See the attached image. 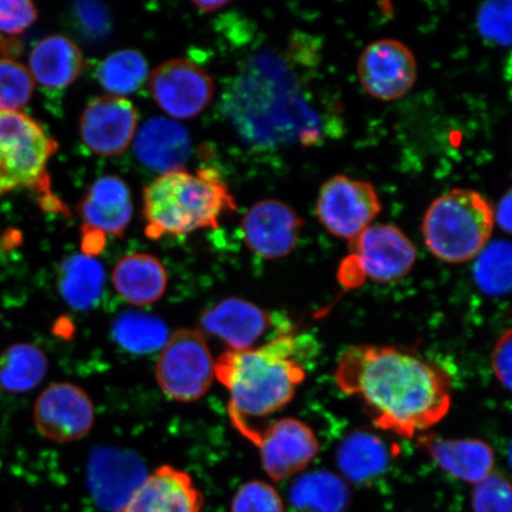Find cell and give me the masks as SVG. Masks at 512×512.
Here are the masks:
<instances>
[{"label":"cell","instance_id":"obj_32","mask_svg":"<svg viewBox=\"0 0 512 512\" xmlns=\"http://www.w3.org/2000/svg\"><path fill=\"white\" fill-rule=\"evenodd\" d=\"M232 512H285L283 499L261 480L243 484L232 502Z\"/></svg>","mask_w":512,"mask_h":512},{"label":"cell","instance_id":"obj_10","mask_svg":"<svg viewBox=\"0 0 512 512\" xmlns=\"http://www.w3.org/2000/svg\"><path fill=\"white\" fill-rule=\"evenodd\" d=\"M150 91L165 113L176 119H190L210 105L215 85L211 76L198 64L187 59H175L153 70Z\"/></svg>","mask_w":512,"mask_h":512},{"label":"cell","instance_id":"obj_34","mask_svg":"<svg viewBox=\"0 0 512 512\" xmlns=\"http://www.w3.org/2000/svg\"><path fill=\"white\" fill-rule=\"evenodd\" d=\"M37 9L27 0H0V36L21 35L36 22Z\"/></svg>","mask_w":512,"mask_h":512},{"label":"cell","instance_id":"obj_20","mask_svg":"<svg viewBox=\"0 0 512 512\" xmlns=\"http://www.w3.org/2000/svg\"><path fill=\"white\" fill-rule=\"evenodd\" d=\"M441 469L463 482L478 484L494 472L495 452L480 439H441L430 435L420 439Z\"/></svg>","mask_w":512,"mask_h":512},{"label":"cell","instance_id":"obj_6","mask_svg":"<svg viewBox=\"0 0 512 512\" xmlns=\"http://www.w3.org/2000/svg\"><path fill=\"white\" fill-rule=\"evenodd\" d=\"M350 254L338 268V280L354 288L370 279L379 284L399 281L412 271L416 249L407 235L393 224L370 226L350 241Z\"/></svg>","mask_w":512,"mask_h":512},{"label":"cell","instance_id":"obj_37","mask_svg":"<svg viewBox=\"0 0 512 512\" xmlns=\"http://www.w3.org/2000/svg\"><path fill=\"white\" fill-rule=\"evenodd\" d=\"M512 198H511V190L507 191L502 197V200L499 201L498 206L494 209V219L495 222L499 224L504 232L510 233L512 227V219H511V209H512Z\"/></svg>","mask_w":512,"mask_h":512},{"label":"cell","instance_id":"obj_27","mask_svg":"<svg viewBox=\"0 0 512 512\" xmlns=\"http://www.w3.org/2000/svg\"><path fill=\"white\" fill-rule=\"evenodd\" d=\"M112 334L121 348L139 355L163 349L170 337L162 319L142 311L121 313L114 320Z\"/></svg>","mask_w":512,"mask_h":512},{"label":"cell","instance_id":"obj_29","mask_svg":"<svg viewBox=\"0 0 512 512\" xmlns=\"http://www.w3.org/2000/svg\"><path fill=\"white\" fill-rule=\"evenodd\" d=\"M149 74V64L143 54L133 49L117 51L102 61L98 69V79L115 96L137 92L144 85Z\"/></svg>","mask_w":512,"mask_h":512},{"label":"cell","instance_id":"obj_5","mask_svg":"<svg viewBox=\"0 0 512 512\" xmlns=\"http://www.w3.org/2000/svg\"><path fill=\"white\" fill-rule=\"evenodd\" d=\"M56 150L37 121L0 111V197L19 189L49 190L47 166Z\"/></svg>","mask_w":512,"mask_h":512},{"label":"cell","instance_id":"obj_2","mask_svg":"<svg viewBox=\"0 0 512 512\" xmlns=\"http://www.w3.org/2000/svg\"><path fill=\"white\" fill-rule=\"evenodd\" d=\"M302 343L290 331L258 348L228 350L215 362V377L229 392L232 425L252 441L258 421L288 405L305 380Z\"/></svg>","mask_w":512,"mask_h":512},{"label":"cell","instance_id":"obj_35","mask_svg":"<svg viewBox=\"0 0 512 512\" xmlns=\"http://www.w3.org/2000/svg\"><path fill=\"white\" fill-rule=\"evenodd\" d=\"M492 369L497 380L508 390L512 380V332L508 329L498 338L492 351Z\"/></svg>","mask_w":512,"mask_h":512},{"label":"cell","instance_id":"obj_8","mask_svg":"<svg viewBox=\"0 0 512 512\" xmlns=\"http://www.w3.org/2000/svg\"><path fill=\"white\" fill-rule=\"evenodd\" d=\"M379 195L373 184L347 176H334L320 188L317 215L332 235L348 240L370 227L381 213Z\"/></svg>","mask_w":512,"mask_h":512},{"label":"cell","instance_id":"obj_16","mask_svg":"<svg viewBox=\"0 0 512 512\" xmlns=\"http://www.w3.org/2000/svg\"><path fill=\"white\" fill-rule=\"evenodd\" d=\"M87 480L95 502L117 512L143 480L145 466L136 454L119 448L99 447L89 459Z\"/></svg>","mask_w":512,"mask_h":512},{"label":"cell","instance_id":"obj_28","mask_svg":"<svg viewBox=\"0 0 512 512\" xmlns=\"http://www.w3.org/2000/svg\"><path fill=\"white\" fill-rule=\"evenodd\" d=\"M473 278L486 296L503 297L511 290L512 248L510 242H489L476 256Z\"/></svg>","mask_w":512,"mask_h":512},{"label":"cell","instance_id":"obj_39","mask_svg":"<svg viewBox=\"0 0 512 512\" xmlns=\"http://www.w3.org/2000/svg\"><path fill=\"white\" fill-rule=\"evenodd\" d=\"M14 44L15 42H12L8 40V38H4L0 36V55H6L11 53L12 50H14ZM4 57V56H0Z\"/></svg>","mask_w":512,"mask_h":512},{"label":"cell","instance_id":"obj_13","mask_svg":"<svg viewBox=\"0 0 512 512\" xmlns=\"http://www.w3.org/2000/svg\"><path fill=\"white\" fill-rule=\"evenodd\" d=\"M251 443L259 448L262 465L274 482L304 471L319 451L316 434L292 418L261 427Z\"/></svg>","mask_w":512,"mask_h":512},{"label":"cell","instance_id":"obj_38","mask_svg":"<svg viewBox=\"0 0 512 512\" xmlns=\"http://www.w3.org/2000/svg\"><path fill=\"white\" fill-rule=\"evenodd\" d=\"M227 4V2H194V5L197 6V9L202 12H213L221 9L222 6Z\"/></svg>","mask_w":512,"mask_h":512},{"label":"cell","instance_id":"obj_11","mask_svg":"<svg viewBox=\"0 0 512 512\" xmlns=\"http://www.w3.org/2000/svg\"><path fill=\"white\" fill-rule=\"evenodd\" d=\"M357 74L364 91L373 98L394 101L412 91L418 78V63L406 44L384 38L363 50Z\"/></svg>","mask_w":512,"mask_h":512},{"label":"cell","instance_id":"obj_1","mask_svg":"<svg viewBox=\"0 0 512 512\" xmlns=\"http://www.w3.org/2000/svg\"><path fill=\"white\" fill-rule=\"evenodd\" d=\"M335 381L358 396L381 430L413 438L437 425L450 411V377L407 350L354 345L337 362Z\"/></svg>","mask_w":512,"mask_h":512},{"label":"cell","instance_id":"obj_9","mask_svg":"<svg viewBox=\"0 0 512 512\" xmlns=\"http://www.w3.org/2000/svg\"><path fill=\"white\" fill-rule=\"evenodd\" d=\"M82 217L83 254L102 251L108 236L121 238L133 214L130 188L117 176L99 178L89 188L79 207Z\"/></svg>","mask_w":512,"mask_h":512},{"label":"cell","instance_id":"obj_30","mask_svg":"<svg viewBox=\"0 0 512 512\" xmlns=\"http://www.w3.org/2000/svg\"><path fill=\"white\" fill-rule=\"evenodd\" d=\"M35 81L29 69L9 57H0V111L19 112L29 104Z\"/></svg>","mask_w":512,"mask_h":512},{"label":"cell","instance_id":"obj_33","mask_svg":"<svg viewBox=\"0 0 512 512\" xmlns=\"http://www.w3.org/2000/svg\"><path fill=\"white\" fill-rule=\"evenodd\" d=\"M477 27L485 40L498 46L509 47L511 43V2H488L482 5L477 15Z\"/></svg>","mask_w":512,"mask_h":512},{"label":"cell","instance_id":"obj_31","mask_svg":"<svg viewBox=\"0 0 512 512\" xmlns=\"http://www.w3.org/2000/svg\"><path fill=\"white\" fill-rule=\"evenodd\" d=\"M475 512H511L512 492L507 477L492 472L475 486L472 495Z\"/></svg>","mask_w":512,"mask_h":512},{"label":"cell","instance_id":"obj_22","mask_svg":"<svg viewBox=\"0 0 512 512\" xmlns=\"http://www.w3.org/2000/svg\"><path fill=\"white\" fill-rule=\"evenodd\" d=\"M83 66L81 50L69 38L54 35L43 38L30 54L29 72L44 88H66L79 78Z\"/></svg>","mask_w":512,"mask_h":512},{"label":"cell","instance_id":"obj_25","mask_svg":"<svg viewBox=\"0 0 512 512\" xmlns=\"http://www.w3.org/2000/svg\"><path fill=\"white\" fill-rule=\"evenodd\" d=\"M105 283L104 265L86 254L69 256L62 262L57 277L64 302L79 311L89 310L99 302Z\"/></svg>","mask_w":512,"mask_h":512},{"label":"cell","instance_id":"obj_18","mask_svg":"<svg viewBox=\"0 0 512 512\" xmlns=\"http://www.w3.org/2000/svg\"><path fill=\"white\" fill-rule=\"evenodd\" d=\"M200 322L203 331L221 339L228 350L236 351L254 348L272 325L266 311L241 298H227L210 307L202 313Z\"/></svg>","mask_w":512,"mask_h":512},{"label":"cell","instance_id":"obj_24","mask_svg":"<svg viewBox=\"0 0 512 512\" xmlns=\"http://www.w3.org/2000/svg\"><path fill=\"white\" fill-rule=\"evenodd\" d=\"M288 499L296 512H347L351 494L342 477L318 470L294 480Z\"/></svg>","mask_w":512,"mask_h":512},{"label":"cell","instance_id":"obj_3","mask_svg":"<svg viewBox=\"0 0 512 512\" xmlns=\"http://www.w3.org/2000/svg\"><path fill=\"white\" fill-rule=\"evenodd\" d=\"M143 201L145 234L152 240L217 228L222 217L236 209L227 185L213 169L163 174L147 185Z\"/></svg>","mask_w":512,"mask_h":512},{"label":"cell","instance_id":"obj_23","mask_svg":"<svg viewBox=\"0 0 512 512\" xmlns=\"http://www.w3.org/2000/svg\"><path fill=\"white\" fill-rule=\"evenodd\" d=\"M390 463L388 445L369 432L348 435L339 445L337 465L344 480L367 484L387 471Z\"/></svg>","mask_w":512,"mask_h":512},{"label":"cell","instance_id":"obj_4","mask_svg":"<svg viewBox=\"0 0 512 512\" xmlns=\"http://www.w3.org/2000/svg\"><path fill=\"white\" fill-rule=\"evenodd\" d=\"M494 208L479 192L453 189L427 209L422 234L430 252L448 264L476 259L494 232Z\"/></svg>","mask_w":512,"mask_h":512},{"label":"cell","instance_id":"obj_14","mask_svg":"<svg viewBox=\"0 0 512 512\" xmlns=\"http://www.w3.org/2000/svg\"><path fill=\"white\" fill-rule=\"evenodd\" d=\"M138 127V113L123 96L104 95L89 102L80 131L83 143L100 156H118L126 151Z\"/></svg>","mask_w":512,"mask_h":512},{"label":"cell","instance_id":"obj_17","mask_svg":"<svg viewBox=\"0 0 512 512\" xmlns=\"http://www.w3.org/2000/svg\"><path fill=\"white\" fill-rule=\"evenodd\" d=\"M203 497L194 480L172 466H160L117 512H201Z\"/></svg>","mask_w":512,"mask_h":512},{"label":"cell","instance_id":"obj_19","mask_svg":"<svg viewBox=\"0 0 512 512\" xmlns=\"http://www.w3.org/2000/svg\"><path fill=\"white\" fill-rule=\"evenodd\" d=\"M134 138V152L139 162L163 174L183 170L191 155L190 134L175 120H147Z\"/></svg>","mask_w":512,"mask_h":512},{"label":"cell","instance_id":"obj_15","mask_svg":"<svg viewBox=\"0 0 512 512\" xmlns=\"http://www.w3.org/2000/svg\"><path fill=\"white\" fill-rule=\"evenodd\" d=\"M303 220L296 210L278 200L255 203L242 221L243 238L253 253L280 259L296 248Z\"/></svg>","mask_w":512,"mask_h":512},{"label":"cell","instance_id":"obj_36","mask_svg":"<svg viewBox=\"0 0 512 512\" xmlns=\"http://www.w3.org/2000/svg\"><path fill=\"white\" fill-rule=\"evenodd\" d=\"M76 15L88 35L99 37L104 35L108 29L110 18H108L104 6L98 3L76 4Z\"/></svg>","mask_w":512,"mask_h":512},{"label":"cell","instance_id":"obj_7","mask_svg":"<svg viewBox=\"0 0 512 512\" xmlns=\"http://www.w3.org/2000/svg\"><path fill=\"white\" fill-rule=\"evenodd\" d=\"M160 389L172 400L194 402L215 379L213 355L201 331L182 329L168 339L156 368Z\"/></svg>","mask_w":512,"mask_h":512},{"label":"cell","instance_id":"obj_21","mask_svg":"<svg viewBox=\"0 0 512 512\" xmlns=\"http://www.w3.org/2000/svg\"><path fill=\"white\" fill-rule=\"evenodd\" d=\"M112 280L119 296L136 306L155 304L168 287V273L162 261L146 253L121 259L114 268Z\"/></svg>","mask_w":512,"mask_h":512},{"label":"cell","instance_id":"obj_12","mask_svg":"<svg viewBox=\"0 0 512 512\" xmlns=\"http://www.w3.org/2000/svg\"><path fill=\"white\" fill-rule=\"evenodd\" d=\"M34 418L43 437L55 443H73L92 430L94 405L85 390L76 384L54 383L36 401Z\"/></svg>","mask_w":512,"mask_h":512},{"label":"cell","instance_id":"obj_26","mask_svg":"<svg viewBox=\"0 0 512 512\" xmlns=\"http://www.w3.org/2000/svg\"><path fill=\"white\" fill-rule=\"evenodd\" d=\"M48 371V358L34 344L17 343L0 355V388L23 394L40 384Z\"/></svg>","mask_w":512,"mask_h":512}]
</instances>
